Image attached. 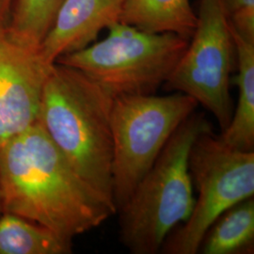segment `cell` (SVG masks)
<instances>
[{
	"instance_id": "cell-4",
	"label": "cell",
	"mask_w": 254,
	"mask_h": 254,
	"mask_svg": "<svg viewBox=\"0 0 254 254\" xmlns=\"http://www.w3.org/2000/svg\"><path fill=\"white\" fill-rule=\"evenodd\" d=\"M108 29L105 39L56 63L81 71L113 98L155 94L190 42L177 34L147 32L120 21Z\"/></svg>"
},
{
	"instance_id": "cell-14",
	"label": "cell",
	"mask_w": 254,
	"mask_h": 254,
	"mask_svg": "<svg viewBox=\"0 0 254 254\" xmlns=\"http://www.w3.org/2000/svg\"><path fill=\"white\" fill-rule=\"evenodd\" d=\"M64 0H15L7 32L24 46L39 49Z\"/></svg>"
},
{
	"instance_id": "cell-10",
	"label": "cell",
	"mask_w": 254,
	"mask_h": 254,
	"mask_svg": "<svg viewBox=\"0 0 254 254\" xmlns=\"http://www.w3.org/2000/svg\"><path fill=\"white\" fill-rule=\"evenodd\" d=\"M232 26V25H231ZM238 73V100L228 127L218 135L232 149L254 151V42L239 35L232 27Z\"/></svg>"
},
{
	"instance_id": "cell-9",
	"label": "cell",
	"mask_w": 254,
	"mask_h": 254,
	"mask_svg": "<svg viewBox=\"0 0 254 254\" xmlns=\"http://www.w3.org/2000/svg\"><path fill=\"white\" fill-rule=\"evenodd\" d=\"M121 0H64L39 46L46 63L90 46L101 31L118 22Z\"/></svg>"
},
{
	"instance_id": "cell-8",
	"label": "cell",
	"mask_w": 254,
	"mask_h": 254,
	"mask_svg": "<svg viewBox=\"0 0 254 254\" xmlns=\"http://www.w3.org/2000/svg\"><path fill=\"white\" fill-rule=\"evenodd\" d=\"M52 66L0 29V148L36 123Z\"/></svg>"
},
{
	"instance_id": "cell-5",
	"label": "cell",
	"mask_w": 254,
	"mask_h": 254,
	"mask_svg": "<svg viewBox=\"0 0 254 254\" xmlns=\"http://www.w3.org/2000/svg\"><path fill=\"white\" fill-rule=\"evenodd\" d=\"M190 96L128 95L113 98L112 201L116 214L161 154L178 127L198 108Z\"/></svg>"
},
{
	"instance_id": "cell-12",
	"label": "cell",
	"mask_w": 254,
	"mask_h": 254,
	"mask_svg": "<svg viewBox=\"0 0 254 254\" xmlns=\"http://www.w3.org/2000/svg\"><path fill=\"white\" fill-rule=\"evenodd\" d=\"M254 248V198L227 209L208 228L200 243L202 254H250Z\"/></svg>"
},
{
	"instance_id": "cell-17",
	"label": "cell",
	"mask_w": 254,
	"mask_h": 254,
	"mask_svg": "<svg viewBox=\"0 0 254 254\" xmlns=\"http://www.w3.org/2000/svg\"><path fill=\"white\" fill-rule=\"evenodd\" d=\"M3 213L2 210V193H1V185H0V215Z\"/></svg>"
},
{
	"instance_id": "cell-1",
	"label": "cell",
	"mask_w": 254,
	"mask_h": 254,
	"mask_svg": "<svg viewBox=\"0 0 254 254\" xmlns=\"http://www.w3.org/2000/svg\"><path fill=\"white\" fill-rule=\"evenodd\" d=\"M0 185L3 213L27 218L67 241L116 214L38 122L0 148Z\"/></svg>"
},
{
	"instance_id": "cell-13",
	"label": "cell",
	"mask_w": 254,
	"mask_h": 254,
	"mask_svg": "<svg viewBox=\"0 0 254 254\" xmlns=\"http://www.w3.org/2000/svg\"><path fill=\"white\" fill-rule=\"evenodd\" d=\"M72 242L11 213L0 215V254H67Z\"/></svg>"
},
{
	"instance_id": "cell-16",
	"label": "cell",
	"mask_w": 254,
	"mask_h": 254,
	"mask_svg": "<svg viewBox=\"0 0 254 254\" xmlns=\"http://www.w3.org/2000/svg\"><path fill=\"white\" fill-rule=\"evenodd\" d=\"M15 0H0V29H6Z\"/></svg>"
},
{
	"instance_id": "cell-18",
	"label": "cell",
	"mask_w": 254,
	"mask_h": 254,
	"mask_svg": "<svg viewBox=\"0 0 254 254\" xmlns=\"http://www.w3.org/2000/svg\"><path fill=\"white\" fill-rule=\"evenodd\" d=\"M121 1H123V0H121Z\"/></svg>"
},
{
	"instance_id": "cell-6",
	"label": "cell",
	"mask_w": 254,
	"mask_h": 254,
	"mask_svg": "<svg viewBox=\"0 0 254 254\" xmlns=\"http://www.w3.org/2000/svg\"><path fill=\"white\" fill-rule=\"evenodd\" d=\"M190 171L198 196L190 217L167 236L161 254H198L212 223L233 205L254 197V151L230 148L213 130L194 141Z\"/></svg>"
},
{
	"instance_id": "cell-7",
	"label": "cell",
	"mask_w": 254,
	"mask_h": 254,
	"mask_svg": "<svg viewBox=\"0 0 254 254\" xmlns=\"http://www.w3.org/2000/svg\"><path fill=\"white\" fill-rule=\"evenodd\" d=\"M235 54L223 0H200L194 32L165 86L169 91L190 96L207 109L221 131L234 112L230 80Z\"/></svg>"
},
{
	"instance_id": "cell-15",
	"label": "cell",
	"mask_w": 254,
	"mask_h": 254,
	"mask_svg": "<svg viewBox=\"0 0 254 254\" xmlns=\"http://www.w3.org/2000/svg\"><path fill=\"white\" fill-rule=\"evenodd\" d=\"M223 3L233 28L254 42V0H223Z\"/></svg>"
},
{
	"instance_id": "cell-2",
	"label": "cell",
	"mask_w": 254,
	"mask_h": 254,
	"mask_svg": "<svg viewBox=\"0 0 254 254\" xmlns=\"http://www.w3.org/2000/svg\"><path fill=\"white\" fill-rule=\"evenodd\" d=\"M112 103L113 97L88 75L56 63L37 122L74 171L113 204Z\"/></svg>"
},
{
	"instance_id": "cell-3",
	"label": "cell",
	"mask_w": 254,
	"mask_h": 254,
	"mask_svg": "<svg viewBox=\"0 0 254 254\" xmlns=\"http://www.w3.org/2000/svg\"><path fill=\"white\" fill-rule=\"evenodd\" d=\"M209 130L205 115L193 112L117 212L120 239L131 254L160 253L167 236L190 217L195 197L190 154L196 138Z\"/></svg>"
},
{
	"instance_id": "cell-11",
	"label": "cell",
	"mask_w": 254,
	"mask_h": 254,
	"mask_svg": "<svg viewBox=\"0 0 254 254\" xmlns=\"http://www.w3.org/2000/svg\"><path fill=\"white\" fill-rule=\"evenodd\" d=\"M119 21L147 32L190 39L197 14L190 0H123Z\"/></svg>"
}]
</instances>
